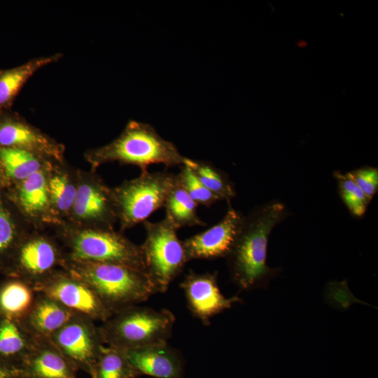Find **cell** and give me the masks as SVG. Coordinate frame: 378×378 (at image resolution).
Masks as SVG:
<instances>
[{
  "mask_svg": "<svg viewBox=\"0 0 378 378\" xmlns=\"http://www.w3.org/2000/svg\"><path fill=\"white\" fill-rule=\"evenodd\" d=\"M69 262L127 265L146 273L141 246L109 229L85 230L69 242Z\"/></svg>",
  "mask_w": 378,
  "mask_h": 378,
  "instance_id": "obj_7",
  "label": "cell"
},
{
  "mask_svg": "<svg viewBox=\"0 0 378 378\" xmlns=\"http://www.w3.org/2000/svg\"><path fill=\"white\" fill-rule=\"evenodd\" d=\"M91 378H136L122 349L104 345L100 351Z\"/></svg>",
  "mask_w": 378,
  "mask_h": 378,
  "instance_id": "obj_25",
  "label": "cell"
},
{
  "mask_svg": "<svg viewBox=\"0 0 378 378\" xmlns=\"http://www.w3.org/2000/svg\"><path fill=\"white\" fill-rule=\"evenodd\" d=\"M95 321L74 315L50 338L64 356L78 370L92 375L102 348L105 345Z\"/></svg>",
  "mask_w": 378,
  "mask_h": 378,
  "instance_id": "obj_8",
  "label": "cell"
},
{
  "mask_svg": "<svg viewBox=\"0 0 378 378\" xmlns=\"http://www.w3.org/2000/svg\"><path fill=\"white\" fill-rule=\"evenodd\" d=\"M40 170L22 181L18 201L27 214L36 215L45 211L50 202L48 179Z\"/></svg>",
  "mask_w": 378,
  "mask_h": 378,
  "instance_id": "obj_24",
  "label": "cell"
},
{
  "mask_svg": "<svg viewBox=\"0 0 378 378\" xmlns=\"http://www.w3.org/2000/svg\"><path fill=\"white\" fill-rule=\"evenodd\" d=\"M75 215L110 225L118 216L113 192L99 183L80 185L73 205Z\"/></svg>",
  "mask_w": 378,
  "mask_h": 378,
  "instance_id": "obj_17",
  "label": "cell"
},
{
  "mask_svg": "<svg viewBox=\"0 0 378 378\" xmlns=\"http://www.w3.org/2000/svg\"><path fill=\"white\" fill-rule=\"evenodd\" d=\"M137 374L154 378H183L184 363L181 354L167 342L122 350Z\"/></svg>",
  "mask_w": 378,
  "mask_h": 378,
  "instance_id": "obj_14",
  "label": "cell"
},
{
  "mask_svg": "<svg viewBox=\"0 0 378 378\" xmlns=\"http://www.w3.org/2000/svg\"><path fill=\"white\" fill-rule=\"evenodd\" d=\"M175 321L168 309L136 304L114 312L99 329L105 345L127 350L167 342Z\"/></svg>",
  "mask_w": 378,
  "mask_h": 378,
  "instance_id": "obj_4",
  "label": "cell"
},
{
  "mask_svg": "<svg viewBox=\"0 0 378 378\" xmlns=\"http://www.w3.org/2000/svg\"><path fill=\"white\" fill-rule=\"evenodd\" d=\"M289 214L281 202L271 201L244 216L239 234L226 258L231 280L240 290L266 288L279 273V268L267 265L269 237Z\"/></svg>",
  "mask_w": 378,
  "mask_h": 378,
  "instance_id": "obj_1",
  "label": "cell"
},
{
  "mask_svg": "<svg viewBox=\"0 0 378 378\" xmlns=\"http://www.w3.org/2000/svg\"><path fill=\"white\" fill-rule=\"evenodd\" d=\"M144 225L146 239L140 246L146 274L158 292L164 293L188 262L183 242L165 217L158 222L145 220Z\"/></svg>",
  "mask_w": 378,
  "mask_h": 378,
  "instance_id": "obj_5",
  "label": "cell"
},
{
  "mask_svg": "<svg viewBox=\"0 0 378 378\" xmlns=\"http://www.w3.org/2000/svg\"><path fill=\"white\" fill-rule=\"evenodd\" d=\"M59 262L56 246L45 238L35 237L20 242L6 272L34 288L55 273Z\"/></svg>",
  "mask_w": 378,
  "mask_h": 378,
  "instance_id": "obj_11",
  "label": "cell"
},
{
  "mask_svg": "<svg viewBox=\"0 0 378 378\" xmlns=\"http://www.w3.org/2000/svg\"><path fill=\"white\" fill-rule=\"evenodd\" d=\"M0 378H22L20 368L0 361Z\"/></svg>",
  "mask_w": 378,
  "mask_h": 378,
  "instance_id": "obj_31",
  "label": "cell"
},
{
  "mask_svg": "<svg viewBox=\"0 0 378 378\" xmlns=\"http://www.w3.org/2000/svg\"><path fill=\"white\" fill-rule=\"evenodd\" d=\"M371 202L378 190V169L364 166L346 172Z\"/></svg>",
  "mask_w": 378,
  "mask_h": 378,
  "instance_id": "obj_30",
  "label": "cell"
},
{
  "mask_svg": "<svg viewBox=\"0 0 378 378\" xmlns=\"http://www.w3.org/2000/svg\"><path fill=\"white\" fill-rule=\"evenodd\" d=\"M36 340L20 320L0 316V361L20 367Z\"/></svg>",
  "mask_w": 378,
  "mask_h": 378,
  "instance_id": "obj_19",
  "label": "cell"
},
{
  "mask_svg": "<svg viewBox=\"0 0 378 378\" xmlns=\"http://www.w3.org/2000/svg\"><path fill=\"white\" fill-rule=\"evenodd\" d=\"M36 292L28 283L14 278L0 286V316L20 320L32 306Z\"/></svg>",
  "mask_w": 378,
  "mask_h": 378,
  "instance_id": "obj_21",
  "label": "cell"
},
{
  "mask_svg": "<svg viewBox=\"0 0 378 378\" xmlns=\"http://www.w3.org/2000/svg\"><path fill=\"white\" fill-rule=\"evenodd\" d=\"M62 53H55L29 59L18 66L0 69V111L11 110L14 101L22 87L41 68L57 62Z\"/></svg>",
  "mask_w": 378,
  "mask_h": 378,
  "instance_id": "obj_18",
  "label": "cell"
},
{
  "mask_svg": "<svg viewBox=\"0 0 378 378\" xmlns=\"http://www.w3.org/2000/svg\"><path fill=\"white\" fill-rule=\"evenodd\" d=\"M0 147L26 150L61 158L63 147L10 110L0 111Z\"/></svg>",
  "mask_w": 378,
  "mask_h": 378,
  "instance_id": "obj_13",
  "label": "cell"
},
{
  "mask_svg": "<svg viewBox=\"0 0 378 378\" xmlns=\"http://www.w3.org/2000/svg\"><path fill=\"white\" fill-rule=\"evenodd\" d=\"M176 176L188 194L198 205L209 207L220 200L201 183L186 163L180 167V172Z\"/></svg>",
  "mask_w": 378,
  "mask_h": 378,
  "instance_id": "obj_28",
  "label": "cell"
},
{
  "mask_svg": "<svg viewBox=\"0 0 378 378\" xmlns=\"http://www.w3.org/2000/svg\"><path fill=\"white\" fill-rule=\"evenodd\" d=\"M88 158L97 165L118 161L138 166L142 171L153 164L181 167L186 159L174 143L162 138L152 125L135 120L130 121L110 144L91 151Z\"/></svg>",
  "mask_w": 378,
  "mask_h": 378,
  "instance_id": "obj_3",
  "label": "cell"
},
{
  "mask_svg": "<svg viewBox=\"0 0 378 378\" xmlns=\"http://www.w3.org/2000/svg\"><path fill=\"white\" fill-rule=\"evenodd\" d=\"M201 183L220 200L231 202L236 195L233 183L227 174L212 163L186 158L185 162Z\"/></svg>",
  "mask_w": 378,
  "mask_h": 378,
  "instance_id": "obj_22",
  "label": "cell"
},
{
  "mask_svg": "<svg viewBox=\"0 0 378 378\" xmlns=\"http://www.w3.org/2000/svg\"><path fill=\"white\" fill-rule=\"evenodd\" d=\"M198 204L190 197L176 174L173 186L169 192L164 207L165 218L176 229L206 225L197 215Z\"/></svg>",
  "mask_w": 378,
  "mask_h": 378,
  "instance_id": "obj_20",
  "label": "cell"
},
{
  "mask_svg": "<svg viewBox=\"0 0 378 378\" xmlns=\"http://www.w3.org/2000/svg\"><path fill=\"white\" fill-rule=\"evenodd\" d=\"M20 241L10 214L0 204V271L7 270Z\"/></svg>",
  "mask_w": 378,
  "mask_h": 378,
  "instance_id": "obj_27",
  "label": "cell"
},
{
  "mask_svg": "<svg viewBox=\"0 0 378 378\" xmlns=\"http://www.w3.org/2000/svg\"><path fill=\"white\" fill-rule=\"evenodd\" d=\"M176 174L167 172L142 171L137 178L112 190L117 216L122 229L144 222L164 207Z\"/></svg>",
  "mask_w": 378,
  "mask_h": 378,
  "instance_id": "obj_6",
  "label": "cell"
},
{
  "mask_svg": "<svg viewBox=\"0 0 378 378\" xmlns=\"http://www.w3.org/2000/svg\"><path fill=\"white\" fill-rule=\"evenodd\" d=\"M334 177L337 183L340 196L350 214L354 217L362 218L370 201L346 173L336 171Z\"/></svg>",
  "mask_w": 378,
  "mask_h": 378,
  "instance_id": "obj_26",
  "label": "cell"
},
{
  "mask_svg": "<svg viewBox=\"0 0 378 378\" xmlns=\"http://www.w3.org/2000/svg\"><path fill=\"white\" fill-rule=\"evenodd\" d=\"M188 309L194 317L204 325L210 324V319L240 302L237 296L225 298L218 284V272H188L181 282Z\"/></svg>",
  "mask_w": 378,
  "mask_h": 378,
  "instance_id": "obj_12",
  "label": "cell"
},
{
  "mask_svg": "<svg viewBox=\"0 0 378 378\" xmlns=\"http://www.w3.org/2000/svg\"><path fill=\"white\" fill-rule=\"evenodd\" d=\"M20 368L22 378H77L78 371L50 339H36Z\"/></svg>",
  "mask_w": 378,
  "mask_h": 378,
  "instance_id": "obj_15",
  "label": "cell"
},
{
  "mask_svg": "<svg viewBox=\"0 0 378 378\" xmlns=\"http://www.w3.org/2000/svg\"><path fill=\"white\" fill-rule=\"evenodd\" d=\"M224 217L209 229L183 241L187 261L227 258L241 231L244 216L231 206Z\"/></svg>",
  "mask_w": 378,
  "mask_h": 378,
  "instance_id": "obj_10",
  "label": "cell"
},
{
  "mask_svg": "<svg viewBox=\"0 0 378 378\" xmlns=\"http://www.w3.org/2000/svg\"><path fill=\"white\" fill-rule=\"evenodd\" d=\"M74 315L54 299L36 293L32 306L20 321L35 339H50Z\"/></svg>",
  "mask_w": 378,
  "mask_h": 378,
  "instance_id": "obj_16",
  "label": "cell"
},
{
  "mask_svg": "<svg viewBox=\"0 0 378 378\" xmlns=\"http://www.w3.org/2000/svg\"><path fill=\"white\" fill-rule=\"evenodd\" d=\"M41 155L14 148L0 147V165L11 178L24 181L41 170Z\"/></svg>",
  "mask_w": 378,
  "mask_h": 378,
  "instance_id": "obj_23",
  "label": "cell"
},
{
  "mask_svg": "<svg viewBox=\"0 0 378 378\" xmlns=\"http://www.w3.org/2000/svg\"><path fill=\"white\" fill-rule=\"evenodd\" d=\"M34 289L94 321L104 322L113 314L85 281L66 270L55 272Z\"/></svg>",
  "mask_w": 378,
  "mask_h": 378,
  "instance_id": "obj_9",
  "label": "cell"
},
{
  "mask_svg": "<svg viewBox=\"0 0 378 378\" xmlns=\"http://www.w3.org/2000/svg\"><path fill=\"white\" fill-rule=\"evenodd\" d=\"M66 270L85 281L113 314L158 293L145 272L124 265L69 262Z\"/></svg>",
  "mask_w": 378,
  "mask_h": 378,
  "instance_id": "obj_2",
  "label": "cell"
},
{
  "mask_svg": "<svg viewBox=\"0 0 378 378\" xmlns=\"http://www.w3.org/2000/svg\"><path fill=\"white\" fill-rule=\"evenodd\" d=\"M50 201L62 211L73 207L77 188L63 174H57L48 180Z\"/></svg>",
  "mask_w": 378,
  "mask_h": 378,
  "instance_id": "obj_29",
  "label": "cell"
}]
</instances>
